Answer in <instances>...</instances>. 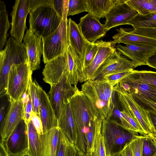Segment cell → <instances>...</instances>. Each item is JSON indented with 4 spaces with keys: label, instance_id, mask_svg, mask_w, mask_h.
Wrapping results in <instances>:
<instances>
[{
    "label": "cell",
    "instance_id": "cell-47",
    "mask_svg": "<svg viewBox=\"0 0 156 156\" xmlns=\"http://www.w3.org/2000/svg\"><path fill=\"white\" fill-rule=\"evenodd\" d=\"M121 150L122 156H133L129 141L124 145Z\"/></svg>",
    "mask_w": 156,
    "mask_h": 156
},
{
    "label": "cell",
    "instance_id": "cell-29",
    "mask_svg": "<svg viewBox=\"0 0 156 156\" xmlns=\"http://www.w3.org/2000/svg\"><path fill=\"white\" fill-rule=\"evenodd\" d=\"M8 12L4 2L0 1V50L7 41V32L10 27Z\"/></svg>",
    "mask_w": 156,
    "mask_h": 156
},
{
    "label": "cell",
    "instance_id": "cell-8",
    "mask_svg": "<svg viewBox=\"0 0 156 156\" xmlns=\"http://www.w3.org/2000/svg\"><path fill=\"white\" fill-rule=\"evenodd\" d=\"M50 86L49 92L50 100L58 119L63 103L69 101L77 87L73 86L64 75L57 83Z\"/></svg>",
    "mask_w": 156,
    "mask_h": 156
},
{
    "label": "cell",
    "instance_id": "cell-54",
    "mask_svg": "<svg viewBox=\"0 0 156 156\" xmlns=\"http://www.w3.org/2000/svg\"><path fill=\"white\" fill-rule=\"evenodd\" d=\"M19 156H30L29 154L27 152H26L24 154Z\"/></svg>",
    "mask_w": 156,
    "mask_h": 156
},
{
    "label": "cell",
    "instance_id": "cell-50",
    "mask_svg": "<svg viewBox=\"0 0 156 156\" xmlns=\"http://www.w3.org/2000/svg\"><path fill=\"white\" fill-rule=\"evenodd\" d=\"M150 118L153 125L156 134V114L151 112H148Z\"/></svg>",
    "mask_w": 156,
    "mask_h": 156
},
{
    "label": "cell",
    "instance_id": "cell-49",
    "mask_svg": "<svg viewBox=\"0 0 156 156\" xmlns=\"http://www.w3.org/2000/svg\"><path fill=\"white\" fill-rule=\"evenodd\" d=\"M0 156H10L6 149L4 142L2 141L0 144Z\"/></svg>",
    "mask_w": 156,
    "mask_h": 156
},
{
    "label": "cell",
    "instance_id": "cell-6",
    "mask_svg": "<svg viewBox=\"0 0 156 156\" xmlns=\"http://www.w3.org/2000/svg\"><path fill=\"white\" fill-rule=\"evenodd\" d=\"M32 72L28 62L12 66L8 75L6 94L10 101L20 99L28 87Z\"/></svg>",
    "mask_w": 156,
    "mask_h": 156
},
{
    "label": "cell",
    "instance_id": "cell-26",
    "mask_svg": "<svg viewBox=\"0 0 156 156\" xmlns=\"http://www.w3.org/2000/svg\"><path fill=\"white\" fill-rule=\"evenodd\" d=\"M27 126L28 149L27 152L30 156H41L39 135L31 120Z\"/></svg>",
    "mask_w": 156,
    "mask_h": 156
},
{
    "label": "cell",
    "instance_id": "cell-36",
    "mask_svg": "<svg viewBox=\"0 0 156 156\" xmlns=\"http://www.w3.org/2000/svg\"><path fill=\"white\" fill-rule=\"evenodd\" d=\"M142 156H154L156 154V146L148 135H143Z\"/></svg>",
    "mask_w": 156,
    "mask_h": 156
},
{
    "label": "cell",
    "instance_id": "cell-19",
    "mask_svg": "<svg viewBox=\"0 0 156 156\" xmlns=\"http://www.w3.org/2000/svg\"><path fill=\"white\" fill-rule=\"evenodd\" d=\"M39 116L41 120L43 133L58 127V119L51 104L49 97L42 88L39 87Z\"/></svg>",
    "mask_w": 156,
    "mask_h": 156
},
{
    "label": "cell",
    "instance_id": "cell-27",
    "mask_svg": "<svg viewBox=\"0 0 156 156\" xmlns=\"http://www.w3.org/2000/svg\"><path fill=\"white\" fill-rule=\"evenodd\" d=\"M116 93L114 99V108L112 115L108 120L119 126L133 135H138V133L135 132L125 118L122 112V109H121L118 105Z\"/></svg>",
    "mask_w": 156,
    "mask_h": 156
},
{
    "label": "cell",
    "instance_id": "cell-9",
    "mask_svg": "<svg viewBox=\"0 0 156 156\" xmlns=\"http://www.w3.org/2000/svg\"><path fill=\"white\" fill-rule=\"evenodd\" d=\"M121 55L116 49L98 68L93 80L100 79L108 75L133 70L135 67L133 62Z\"/></svg>",
    "mask_w": 156,
    "mask_h": 156
},
{
    "label": "cell",
    "instance_id": "cell-22",
    "mask_svg": "<svg viewBox=\"0 0 156 156\" xmlns=\"http://www.w3.org/2000/svg\"><path fill=\"white\" fill-rule=\"evenodd\" d=\"M68 28L69 45L78 55L82 64L86 48L90 43L84 37L78 25L70 18L68 20Z\"/></svg>",
    "mask_w": 156,
    "mask_h": 156
},
{
    "label": "cell",
    "instance_id": "cell-41",
    "mask_svg": "<svg viewBox=\"0 0 156 156\" xmlns=\"http://www.w3.org/2000/svg\"><path fill=\"white\" fill-rule=\"evenodd\" d=\"M69 0H53L52 6L58 15L62 19L68 13Z\"/></svg>",
    "mask_w": 156,
    "mask_h": 156
},
{
    "label": "cell",
    "instance_id": "cell-16",
    "mask_svg": "<svg viewBox=\"0 0 156 156\" xmlns=\"http://www.w3.org/2000/svg\"><path fill=\"white\" fill-rule=\"evenodd\" d=\"M28 56L30 70L33 71L40 68L41 57L43 54L42 38L27 30L23 39Z\"/></svg>",
    "mask_w": 156,
    "mask_h": 156
},
{
    "label": "cell",
    "instance_id": "cell-11",
    "mask_svg": "<svg viewBox=\"0 0 156 156\" xmlns=\"http://www.w3.org/2000/svg\"><path fill=\"white\" fill-rule=\"evenodd\" d=\"M30 11L29 0L15 1L10 13L12 20L10 34L21 42L27 28L26 18Z\"/></svg>",
    "mask_w": 156,
    "mask_h": 156
},
{
    "label": "cell",
    "instance_id": "cell-55",
    "mask_svg": "<svg viewBox=\"0 0 156 156\" xmlns=\"http://www.w3.org/2000/svg\"><path fill=\"white\" fill-rule=\"evenodd\" d=\"M150 1L156 6V0H150Z\"/></svg>",
    "mask_w": 156,
    "mask_h": 156
},
{
    "label": "cell",
    "instance_id": "cell-4",
    "mask_svg": "<svg viewBox=\"0 0 156 156\" xmlns=\"http://www.w3.org/2000/svg\"><path fill=\"white\" fill-rule=\"evenodd\" d=\"M68 13L63 16L56 30L48 36L42 38L43 61L46 64L66 52L69 45Z\"/></svg>",
    "mask_w": 156,
    "mask_h": 156
},
{
    "label": "cell",
    "instance_id": "cell-39",
    "mask_svg": "<svg viewBox=\"0 0 156 156\" xmlns=\"http://www.w3.org/2000/svg\"><path fill=\"white\" fill-rule=\"evenodd\" d=\"M131 95L135 101L148 112L156 114V103L141 96Z\"/></svg>",
    "mask_w": 156,
    "mask_h": 156
},
{
    "label": "cell",
    "instance_id": "cell-2",
    "mask_svg": "<svg viewBox=\"0 0 156 156\" xmlns=\"http://www.w3.org/2000/svg\"><path fill=\"white\" fill-rule=\"evenodd\" d=\"M28 62L26 48L23 43L10 37L4 49L0 50V94L6 92L8 75L11 67Z\"/></svg>",
    "mask_w": 156,
    "mask_h": 156
},
{
    "label": "cell",
    "instance_id": "cell-28",
    "mask_svg": "<svg viewBox=\"0 0 156 156\" xmlns=\"http://www.w3.org/2000/svg\"><path fill=\"white\" fill-rule=\"evenodd\" d=\"M134 29L139 28H156V12L145 15L138 13L128 23Z\"/></svg>",
    "mask_w": 156,
    "mask_h": 156
},
{
    "label": "cell",
    "instance_id": "cell-53",
    "mask_svg": "<svg viewBox=\"0 0 156 156\" xmlns=\"http://www.w3.org/2000/svg\"><path fill=\"white\" fill-rule=\"evenodd\" d=\"M74 156H85V155L83 153L77 152L75 153Z\"/></svg>",
    "mask_w": 156,
    "mask_h": 156
},
{
    "label": "cell",
    "instance_id": "cell-34",
    "mask_svg": "<svg viewBox=\"0 0 156 156\" xmlns=\"http://www.w3.org/2000/svg\"><path fill=\"white\" fill-rule=\"evenodd\" d=\"M98 45L97 42L92 44L90 43L88 45L86 49L84 58L82 64L83 70L90 65L93 60L98 52Z\"/></svg>",
    "mask_w": 156,
    "mask_h": 156
},
{
    "label": "cell",
    "instance_id": "cell-42",
    "mask_svg": "<svg viewBox=\"0 0 156 156\" xmlns=\"http://www.w3.org/2000/svg\"><path fill=\"white\" fill-rule=\"evenodd\" d=\"M133 70L108 75L102 78L114 86L122 79L132 73Z\"/></svg>",
    "mask_w": 156,
    "mask_h": 156
},
{
    "label": "cell",
    "instance_id": "cell-33",
    "mask_svg": "<svg viewBox=\"0 0 156 156\" xmlns=\"http://www.w3.org/2000/svg\"><path fill=\"white\" fill-rule=\"evenodd\" d=\"M87 12L86 0H69L68 16Z\"/></svg>",
    "mask_w": 156,
    "mask_h": 156
},
{
    "label": "cell",
    "instance_id": "cell-7",
    "mask_svg": "<svg viewBox=\"0 0 156 156\" xmlns=\"http://www.w3.org/2000/svg\"><path fill=\"white\" fill-rule=\"evenodd\" d=\"M121 127L107 119L103 120L101 133L107 156L118 151L132 139L133 135Z\"/></svg>",
    "mask_w": 156,
    "mask_h": 156
},
{
    "label": "cell",
    "instance_id": "cell-45",
    "mask_svg": "<svg viewBox=\"0 0 156 156\" xmlns=\"http://www.w3.org/2000/svg\"><path fill=\"white\" fill-rule=\"evenodd\" d=\"M31 120L39 135L43 134V125L41 120L40 117L33 111L31 114Z\"/></svg>",
    "mask_w": 156,
    "mask_h": 156
},
{
    "label": "cell",
    "instance_id": "cell-5",
    "mask_svg": "<svg viewBox=\"0 0 156 156\" xmlns=\"http://www.w3.org/2000/svg\"><path fill=\"white\" fill-rule=\"evenodd\" d=\"M122 110L140 124L146 135L154 134L155 131L148 112L138 103L132 95L117 85L114 87Z\"/></svg>",
    "mask_w": 156,
    "mask_h": 156
},
{
    "label": "cell",
    "instance_id": "cell-15",
    "mask_svg": "<svg viewBox=\"0 0 156 156\" xmlns=\"http://www.w3.org/2000/svg\"><path fill=\"white\" fill-rule=\"evenodd\" d=\"M122 0L114 7L105 16L104 27L108 31L113 27L128 24L129 21L138 13Z\"/></svg>",
    "mask_w": 156,
    "mask_h": 156
},
{
    "label": "cell",
    "instance_id": "cell-13",
    "mask_svg": "<svg viewBox=\"0 0 156 156\" xmlns=\"http://www.w3.org/2000/svg\"><path fill=\"white\" fill-rule=\"evenodd\" d=\"M10 102L8 112L0 125L1 141L3 142L9 137L24 116V105L22 98Z\"/></svg>",
    "mask_w": 156,
    "mask_h": 156
},
{
    "label": "cell",
    "instance_id": "cell-18",
    "mask_svg": "<svg viewBox=\"0 0 156 156\" xmlns=\"http://www.w3.org/2000/svg\"><path fill=\"white\" fill-rule=\"evenodd\" d=\"M156 48L140 47L127 44L122 46L118 44L116 50L121 55L130 59L135 68L141 65H147L148 59L153 54Z\"/></svg>",
    "mask_w": 156,
    "mask_h": 156
},
{
    "label": "cell",
    "instance_id": "cell-32",
    "mask_svg": "<svg viewBox=\"0 0 156 156\" xmlns=\"http://www.w3.org/2000/svg\"><path fill=\"white\" fill-rule=\"evenodd\" d=\"M40 86L36 80L32 81L31 76L29 80V89L32 102L33 111L39 117Z\"/></svg>",
    "mask_w": 156,
    "mask_h": 156
},
{
    "label": "cell",
    "instance_id": "cell-52",
    "mask_svg": "<svg viewBox=\"0 0 156 156\" xmlns=\"http://www.w3.org/2000/svg\"><path fill=\"white\" fill-rule=\"evenodd\" d=\"M148 135L149 136L152 138L156 146V134H151Z\"/></svg>",
    "mask_w": 156,
    "mask_h": 156
},
{
    "label": "cell",
    "instance_id": "cell-20",
    "mask_svg": "<svg viewBox=\"0 0 156 156\" xmlns=\"http://www.w3.org/2000/svg\"><path fill=\"white\" fill-rule=\"evenodd\" d=\"M58 127L75 147L77 143L76 132L69 101L64 102L62 106L58 119Z\"/></svg>",
    "mask_w": 156,
    "mask_h": 156
},
{
    "label": "cell",
    "instance_id": "cell-14",
    "mask_svg": "<svg viewBox=\"0 0 156 156\" xmlns=\"http://www.w3.org/2000/svg\"><path fill=\"white\" fill-rule=\"evenodd\" d=\"M98 45V52L90 65L83 71L80 80V83L93 80L95 73L105 60L116 49L112 41L102 40L97 42Z\"/></svg>",
    "mask_w": 156,
    "mask_h": 156
},
{
    "label": "cell",
    "instance_id": "cell-23",
    "mask_svg": "<svg viewBox=\"0 0 156 156\" xmlns=\"http://www.w3.org/2000/svg\"><path fill=\"white\" fill-rule=\"evenodd\" d=\"M60 129L55 127L39 135L41 156H56Z\"/></svg>",
    "mask_w": 156,
    "mask_h": 156
},
{
    "label": "cell",
    "instance_id": "cell-48",
    "mask_svg": "<svg viewBox=\"0 0 156 156\" xmlns=\"http://www.w3.org/2000/svg\"><path fill=\"white\" fill-rule=\"evenodd\" d=\"M147 65L156 69V49L153 54L148 59Z\"/></svg>",
    "mask_w": 156,
    "mask_h": 156
},
{
    "label": "cell",
    "instance_id": "cell-3",
    "mask_svg": "<svg viewBox=\"0 0 156 156\" xmlns=\"http://www.w3.org/2000/svg\"><path fill=\"white\" fill-rule=\"evenodd\" d=\"M62 19L52 5H43L30 11L29 30L41 38L53 33L59 25Z\"/></svg>",
    "mask_w": 156,
    "mask_h": 156
},
{
    "label": "cell",
    "instance_id": "cell-56",
    "mask_svg": "<svg viewBox=\"0 0 156 156\" xmlns=\"http://www.w3.org/2000/svg\"><path fill=\"white\" fill-rule=\"evenodd\" d=\"M154 156H156V154L155 155H154Z\"/></svg>",
    "mask_w": 156,
    "mask_h": 156
},
{
    "label": "cell",
    "instance_id": "cell-24",
    "mask_svg": "<svg viewBox=\"0 0 156 156\" xmlns=\"http://www.w3.org/2000/svg\"><path fill=\"white\" fill-rule=\"evenodd\" d=\"M122 0H86L88 13L99 20Z\"/></svg>",
    "mask_w": 156,
    "mask_h": 156
},
{
    "label": "cell",
    "instance_id": "cell-10",
    "mask_svg": "<svg viewBox=\"0 0 156 156\" xmlns=\"http://www.w3.org/2000/svg\"><path fill=\"white\" fill-rule=\"evenodd\" d=\"M4 142L10 156H19L27 152L28 149L27 126L23 119Z\"/></svg>",
    "mask_w": 156,
    "mask_h": 156
},
{
    "label": "cell",
    "instance_id": "cell-12",
    "mask_svg": "<svg viewBox=\"0 0 156 156\" xmlns=\"http://www.w3.org/2000/svg\"><path fill=\"white\" fill-rule=\"evenodd\" d=\"M116 85L131 94L141 96L156 103V87L141 81L133 70L132 73L122 79Z\"/></svg>",
    "mask_w": 156,
    "mask_h": 156
},
{
    "label": "cell",
    "instance_id": "cell-31",
    "mask_svg": "<svg viewBox=\"0 0 156 156\" xmlns=\"http://www.w3.org/2000/svg\"><path fill=\"white\" fill-rule=\"evenodd\" d=\"M126 2L140 15L156 12V6L150 0H126Z\"/></svg>",
    "mask_w": 156,
    "mask_h": 156
},
{
    "label": "cell",
    "instance_id": "cell-35",
    "mask_svg": "<svg viewBox=\"0 0 156 156\" xmlns=\"http://www.w3.org/2000/svg\"><path fill=\"white\" fill-rule=\"evenodd\" d=\"M133 72L141 81L156 87V72L135 70Z\"/></svg>",
    "mask_w": 156,
    "mask_h": 156
},
{
    "label": "cell",
    "instance_id": "cell-37",
    "mask_svg": "<svg viewBox=\"0 0 156 156\" xmlns=\"http://www.w3.org/2000/svg\"><path fill=\"white\" fill-rule=\"evenodd\" d=\"M85 155V156H107L105 151L103 138L101 132L96 135L94 151L87 153Z\"/></svg>",
    "mask_w": 156,
    "mask_h": 156
},
{
    "label": "cell",
    "instance_id": "cell-40",
    "mask_svg": "<svg viewBox=\"0 0 156 156\" xmlns=\"http://www.w3.org/2000/svg\"><path fill=\"white\" fill-rule=\"evenodd\" d=\"M0 122H3L8 112L10 102L6 93L0 95Z\"/></svg>",
    "mask_w": 156,
    "mask_h": 156
},
{
    "label": "cell",
    "instance_id": "cell-1",
    "mask_svg": "<svg viewBox=\"0 0 156 156\" xmlns=\"http://www.w3.org/2000/svg\"><path fill=\"white\" fill-rule=\"evenodd\" d=\"M75 124L77 151L84 154L93 149L95 137L101 132L103 120L87 98L77 88L69 100Z\"/></svg>",
    "mask_w": 156,
    "mask_h": 156
},
{
    "label": "cell",
    "instance_id": "cell-30",
    "mask_svg": "<svg viewBox=\"0 0 156 156\" xmlns=\"http://www.w3.org/2000/svg\"><path fill=\"white\" fill-rule=\"evenodd\" d=\"M77 151L75 145L60 129L56 156H74Z\"/></svg>",
    "mask_w": 156,
    "mask_h": 156
},
{
    "label": "cell",
    "instance_id": "cell-21",
    "mask_svg": "<svg viewBox=\"0 0 156 156\" xmlns=\"http://www.w3.org/2000/svg\"><path fill=\"white\" fill-rule=\"evenodd\" d=\"M117 33L112 37L114 44L122 43L146 48H156V39L132 34L123 28L116 29Z\"/></svg>",
    "mask_w": 156,
    "mask_h": 156
},
{
    "label": "cell",
    "instance_id": "cell-46",
    "mask_svg": "<svg viewBox=\"0 0 156 156\" xmlns=\"http://www.w3.org/2000/svg\"><path fill=\"white\" fill-rule=\"evenodd\" d=\"M30 11L43 5H52L53 0H29Z\"/></svg>",
    "mask_w": 156,
    "mask_h": 156
},
{
    "label": "cell",
    "instance_id": "cell-51",
    "mask_svg": "<svg viewBox=\"0 0 156 156\" xmlns=\"http://www.w3.org/2000/svg\"><path fill=\"white\" fill-rule=\"evenodd\" d=\"M111 156H122V150H121L113 153Z\"/></svg>",
    "mask_w": 156,
    "mask_h": 156
},
{
    "label": "cell",
    "instance_id": "cell-38",
    "mask_svg": "<svg viewBox=\"0 0 156 156\" xmlns=\"http://www.w3.org/2000/svg\"><path fill=\"white\" fill-rule=\"evenodd\" d=\"M143 136L133 135L129 141L133 156H142Z\"/></svg>",
    "mask_w": 156,
    "mask_h": 156
},
{
    "label": "cell",
    "instance_id": "cell-43",
    "mask_svg": "<svg viewBox=\"0 0 156 156\" xmlns=\"http://www.w3.org/2000/svg\"><path fill=\"white\" fill-rule=\"evenodd\" d=\"M132 29L129 30L132 34L156 39V28H139Z\"/></svg>",
    "mask_w": 156,
    "mask_h": 156
},
{
    "label": "cell",
    "instance_id": "cell-17",
    "mask_svg": "<svg viewBox=\"0 0 156 156\" xmlns=\"http://www.w3.org/2000/svg\"><path fill=\"white\" fill-rule=\"evenodd\" d=\"M78 25L84 37L90 43H95L97 40L105 36L107 32L104 25L89 13L80 18Z\"/></svg>",
    "mask_w": 156,
    "mask_h": 156
},
{
    "label": "cell",
    "instance_id": "cell-44",
    "mask_svg": "<svg viewBox=\"0 0 156 156\" xmlns=\"http://www.w3.org/2000/svg\"><path fill=\"white\" fill-rule=\"evenodd\" d=\"M28 99L27 102L24 105V112L23 119L27 125L31 120V114L33 111V105L32 100L29 93V86L28 89Z\"/></svg>",
    "mask_w": 156,
    "mask_h": 156
},
{
    "label": "cell",
    "instance_id": "cell-25",
    "mask_svg": "<svg viewBox=\"0 0 156 156\" xmlns=\"http://www.w3.org/2000/svg\"><path fill=\"white\" fill-rule=\"evenodd\" d=\"M81 91L87 98L104 119H108L110 115L101 102L90 80L84 82L81 86Z\"/></svg>",
    "mask_w": 156,
    "mask_h": 156
}]
</instances>
